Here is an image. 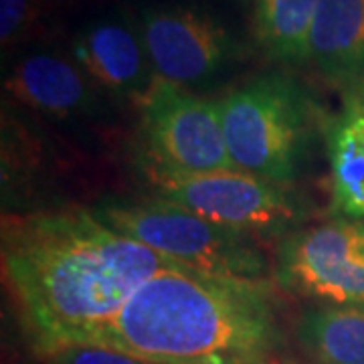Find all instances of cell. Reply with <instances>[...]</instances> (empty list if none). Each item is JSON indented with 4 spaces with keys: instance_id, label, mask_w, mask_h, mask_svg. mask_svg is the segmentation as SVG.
Instances as JSON below:
<instances>
[{
    "instance_id": "obj_13",
    "label": "cell",
    "mask_w": 364,
    "mask_h": 364,
    "mask_svg": "<svg viewBox=\"0 0 364 364\" xmlns=\"http://www.w3.org/2000/svg\"><path fill=\"white\" fill-rule=\"evenodd\" d=\"M296 336L318 364H364V308H310L299 316Z\"/></svg>"
},
{
    "instance_id": "obj_12",
    "label": "cell",
    "mask_w": 364,
    "mask_h": 364,
    "mask_svg": "<svg viewBox=\"0 0 364 364\" xmlns=\"http://www.w3.org/2000/svg\"><path fill=\"white\" fill-rule=\"evenodd\" d=\"M330 215L364 223V97L342 100L326 124Z\"/></svg>"
},
{
    "instance_id": "obj_4",
    "label": "cell",
    "mask_w": 364,
    "mask_h": 364,
    "mask_svg": "<svg viewBox=\"0 0 364 364\" xmlns=\"http://www.w3.org/2000/svg\"><path fill=\"white\" fill-rule=\"evenodd\" d=\"M119 235L195 272L267 279L269 263L255 239L235 233L164 198L91 208Z\"/></svg>"
},
{
    "instance_id": "obj_3",
    "label": "cell",
    "mask_w": 364,
    "mask_h": 364,
    "mask_svg": "<svg viewBox=\"0 0 364 364\" xmlns=\"http://www.w3.org/2000/svg\"><path fill=\"white\" fill-rule=\"evenodd\" d=\"M219 105L235 168L291 184L312 130L306 91L287 75L269 73L229 91Z\"/></svg>"
},
{
    "instance_id": "obj_11",
    "label": "cell",
    "mask_w": 364,
    "mask_h": 364,
    "mask_svg": "<svg viewBox=\"0 0 364 364\" xmlns=\"http://www.w3.org/2000/svg\"><path fill=\"white\" fill-rule=\"evenodd\" d=\"M4 87L16 102L45 116L71 117L93 105L90 77L77 63L55 53L25 55L11 69Z\"/></svg>"
},
{
    "instance_id": "obj_16",
    "label": "cell",
    "mask_w": 364,
    "mask_h": 364,
    "mask_svg": "<svg viewBox=\"0 0 364 364\" xmlns=\"http://www.w3.org/2000/svg\"><path fill=\"white\" fill-rule=\"evenodd\" d=\"M41 0H0V41L2 49L13 47L37 21Z\"/></svg>"
},
{
    "instance_id": "obj_15",
    "label": "cell",
    "mask_w": 364,
    "mask_h": 364,
    "mask_svg": "<svg viewBox=\"0 0 364 364\" xmlns=\"http://www.w3.org/2000/svg\"><path fill=\"white\" fill-rule=\"evenodd\" d=\"M43 356L49 364H150L132 354L97 344H65Z\"/></svg>"
},
{
    "instance_id": "obj_6",
    "label": "cell",
    "mask_w": 364,
    "mask_h": 364,
    "mask_svg": "<svg viewBox=\"0 0 364 364\" xmlns=\"http://www.w3.org/2000/svg\"><path fill=\"white\" fill-rule=\"evenodd\" d=\"M142 128L154 168L203 174L235 168L223 132L221 105L154 79L140 97Z\"/></svg>"
},
{
    "instance_id": "obj_5",
    "label": "cell",
    "mask_w": 364,
    "mask_h": 364,
    "mask_svg": "<svg viewBox=\"0 0 364 364\" xmlns=\"http://www.w3.org/2000/svg\"><path fill=\"white\" fill-rule=\"evenodd\" d=\"M150 181L158 198L253 239L296 233L294 229L306 217L304 200L289 184L243 170L174 174L152 168Z\"/></svg>"
},
{
    "instance_id": "obj_8",
    "label": "cell",
    "mask_w": 364,
    "mask_h": 364,
    "mask_svg": "<svg viewBox=\"0 0 364 364\" xmlns=\"http://www.w3.org/2000/svg\"><path fill=\"white\" fill-rule=\"evenodd\" d=\"M144 49L156 79L186 87L217 75L235 55L229 31L188 6H152L140 18Z\"/></svg>"
},
{
    "instance_id": "obj_7",
    "label": "cell",
    "mask_w": 364,
    "mask_h": 364,
    "mask_svg": "<svg viewBox=\"0 0 364 364\" xmlns=\"http://www.w3.org/2000/svg\"><path fill=\"white\" fill-rule=\"evenodd\" d=\"M275 277L296 296L364 308V223L332 219L289 233L277 249Z\"/></svg>"
},
{
    "instance_id": "obj_2",
    "label": "cell",
    "mask_w": 364,
    "mask_h": 364,
    "mask_svg": "<svg viewBox=\"0 0 364 364\" xmlns=\"http://www.w3.org/2000/svg\"><path fill=\"white\" fill-rule=\"evenodd\" d=\"M79 344L126 352L150 364L208 358L265 360L282 344L269 279L168 267Z\"/></svg>"
},
{
    "instance_id": "obj_10",
    "label": "cell",
    "mask_w": 364,
    "mask_h": 364,
    "mask_svg": "<svg viewBox=\"0 0 364 364\" xmlns=\"http://www.w3.org/2000/svg\"><path fill=\"white\" fill-rule=\"evenodd\" d=\"M310 61L342 100L364 97V0H320Z\"/></svg>"
},
{
    "instance_id": "obj_9",
    "label": "cell",
    "mask_w": 364,
    "mask_h": 364,
    "mask_svg": "<svg viewBox=\"0 0 364 364\" xmlns=\"http://www.w3.org/2000/svg\"><path fill=\"white\" fill-rule=\"evenodd\" d=\"M73 59L100 87L142 97L154 83V71L140 31L122 14L97 18L73 41Z\"/></svg>"
},
{
    "instance_id": "obj_14",
    "label": "cell",
    "mask_w": 364,
    "mask_h": 364,
    "mask_svg": "<svg viewBox=\"0 0 364 364\" xmlns=\"http://www.w3.org/2000/svg\"><path fill=\"white\" fill-rule=\"evenodd\" d=\"M320 0H253V33L275 61L310 59V33Z\"/></svg>"
},
{
    "instance_id": "obj_17",
    "label": "cell",
    "mask_w": 364,
    "mask_h": 364,
    "mask_svg": "<svg viewBox=\"0 0 364 364\" xmlns=\"http://www.w3.org/2000/svg\"><path fill=\"white\" fill-rule=\"evenodd\" d=\"M188 364H267L265 360H247V358H208V360H198V363Z\"/></svg>"
},
{
    "instance_id": "obj_1",
    "label": "cell",
    "mask_w": 364,
    "mask_h": 364,
    "mask_svg": "<svg viewBox=\"0 0 364 364\" xmlns=\"http://www.w3.org/2000/svg\"><path fill=\"white\" fill-rule=\"evenodd\" d=\"M168 267L176 263L114 231L93 210L37 213L2 229V272L41 354L79 344Z\"/></svg>"
}]
</instances>
